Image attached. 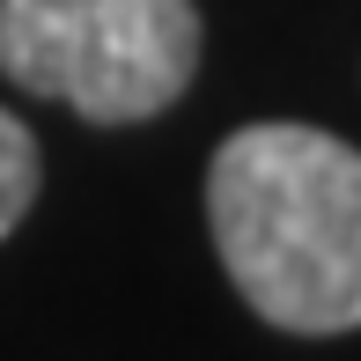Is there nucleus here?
Returning <instances> with one entry per match:
<instances>
[{
  "label": "nucleus",
  "instance_id": "f257e3e1",
  "mask_svg": "<svg viewBox=\"0 0 361 361\" xmlns=\"http://www.w3.org/2000/svg\"><path fill=\"white\" fill-rule=\"evenodd\" d=\"M214 251L281 332L361 324V147L324 126H243L207 170Z\"/></svg>",
  "mask_w": 361,
  "mask_h": 361
},
{
  "label": "nucleus",
  "instance_id": "7ed1b4c3",
  "mask_svg": "<svg viewBox=\"0 0 361 361\" xmlns=\"http://www.w3.org/2000/svg\"><path fill=\"white\" fill-rule=\"evenodd\" d=\"M30 200H37V140L15 111H0V236L30 214Z\"/></svg>",
  "mask_w": 361,
  "mask_h": 361
},
{
  "label": "nucleus",
  "instance_id": "f03ea898",
  "mask_svg": "<svg viewBox=\"0 0 361 361\" xmlns=\"http://www.w3.org/2000/svg\"><path fill=\"white\" fill-rule=\"evenodd\" d=\"M200 67L192 0H0V74L96 126H140Z\"/></svg>",
  "mask_w": 361,
  "mask_h": 361
}]
</instances>
